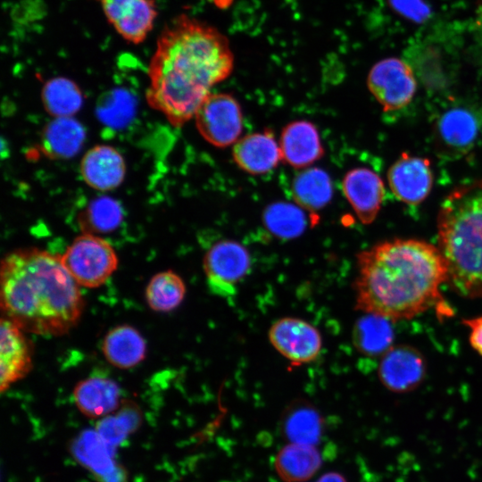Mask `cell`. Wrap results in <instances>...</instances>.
Masks as SVG:
<instances>
[{"label":"cell","instance_id":"19","mask_svg":"<svg viewBox=\"0 0 482 482\" xmlns=\"http://www.w3.org/2000/svg\"><path fill=\"white\" fill-rule=\"evenodd\" d=\"M106 361L119 369L139 364L146 354V342L134 327L123 324L110 329L102 343Z\"/></svg>","mask_w":482,"mask_h":482},{"label":"cell","instance_id":"35","mask_svg":"<svg viewBox=\"0 0 482 482\" xmlns=\"http://www.w3.org/2000/svg\"><path fill=\"white\" fill-rule=\"evenodd\" d=\"M317 482H347L345 477L335 471L323 474Z\"/></svg>","mask_w":482,"mask_h":482},{"label":"cell","instance_id":"10","mask_svg":"<svg viewBox=\"0 0 482 482\" xmlns=\"http://www.w3.org/2000/svg\"><path fill=\"white\" fill-rule=\"evenodd\" d=\"M427 362L417 348L393 345L379 359L378 376L381 384L395 394H405L419 387L426 378Z\"/></svg>","mask_w":482,"mask_h":482},{"label":"cell","instance_id":"14","mask_svg":"<svg viewBox=\"0 0 482 482\" xmlns=\"http://www.w3.org/2000/svg\"><path fill=\"white\" fill-rule=\"evenodd\" d=\"M342 189L358 219L371 223L381 207L385 188L380 177L370 169L359 167L344 177Z\"/></svg>","mask_w":482,"mask_h":482},{"label":"cell","instance_id":"18","mask_svg":"<svg viewBox=\"0 0 482 482\" xmlns=\"http://www.w3.org/2000/svg\"><path fill=\"white\" fill-rule=\"evenodd\" d=\"M73 400L79 411L89 418L105 417L122 404L119 385L101 376L80 380L73 389Z\"/></svg>","mask_w":482,"mask_h":482},{"label":"cell","instance_id":"7","mask_svg":"<svg viewBox=\"0 0 482 482\" xmlns=\"http://www.w3.org/2000/svg\"><path fill=\"white\" fill-rule=\"evenodd\" d=\"M195 119L201 136L218 147L235 144L242 133L241 106L227 93H211L199 106Z\"/></svg>","mask_w":482,"mask_h":482},{"label":"cell","instance_id":"24","mask_svg":"<svg viewBox=\"0 0 482 482\" xmlns=\"http://www.w3.org/2000/svg\"><path fill=\"white\" fill-rule=\"evenodd\" d=\"M352 335L353 345L361 353L380 357L393 345V321L381 316L364 313L356 320Z\"/></svg>","mask_w":482,"mask_h":482},{"label":"cell","instance_id":"17","mask_svg":"<svg viewBox=\"0 0 482 482\" xmlns=\"http://www.w3.org/2000/svg\"><path fill=\"white\" fill-rule=\"evenodd\" d=\"M232 155L237 165L250 174L269 172L282 159L279 144L269 131L239 138L234 144Z\"/></svg>","mask_w":482,"mask_h":482},{"label":"cell","instance_id":"6","mask_svg":"<svg viewBox=\"0 0 482 482\" xmlns=\"http://www.w3.org/2000/svg\"><path fill=\"white\" fill-rule=\"evenodd\" d=\"M251 265V255L242 244L233 240L215 243L203 261L208 288L220 297L235 295L239 283L250 272Z\"/></svg>","mask_w":482,"mask_h":482},{"label":"cell","instance_id":"8","mask_svg":"<svg viewBox=\"0 0 482 482\" xmlns=\"http://www.w3.org/2000/svg\"><path fill=\"white\" fill-rule=\"evenodd\" d=\"M367 86L386 112L396 111L409 104L417 89L412 69L395 57L375 63L368 74Z\"/></svg>","mask_w":482,"mask_h":482},{"label":"cell","instance_id":"33","mask_svg":"<svg viewBox=\"0 0 482 482\" xmlns=\"http://www.w3.org/2000/svg\"><path fill=\"white\" fill-rule=\"evenodd\" d=\"M461 321L469 330V343L471 348L482 357V315L463 318Z\"/></svg>","mask_w":482,"mask_h":482},{"label":"cell","instance_id":"13","mask_svg":"<svg viewBox=\"0 0 482 482\" xmlns=\"http://www.w3.org/2000/svg\"><path fill=\"white\" fill-rule=\"evenodd\" d=\"M0 324V391L4 393L29 373L33 362L26 332L4 317Z\"/></svg>","mask_w":482,"mask_h":482},{"label":"cell","instance_id":"4","mask_svg":"<svg viewBox=\"0 0 482 482\" xmlns=\"http://www.w3.org/2000/svg\"><path fill=\"white\" fill-rule=\"evenodd\" d=\"M436 220L446 284L463 298L482 300V180L451 191Z\"/></svg>","mask_w":482,"mask_h":482},{"label":"cell","instance_id":"32","mask_svg":"<svg viewBox=\"0 0 482 482\" xmlns=\"http://www.w3.org/2000/svg\"><path fill=\"white\" fill-rule=\"evenodd\" d=\"M388 3L397 12L413 21L421 22L430 14L423 0H388Z\"/></svg>","mask_w":482,"mask_h":482},{"label":"cell","instance_id":"34","mask_svg":"<svg viewBox=\"0 0 482 482\" xmlns=\"http://www.w3.org/2000/svg\"><path fill=\"white\" fill-rule=\"evenodd\" d=\"M97 482H127V471L120 465L105 476L97 479Z\"/></svg>","mask_w":482,"mask_h":482},{"label":"cell","instance_id":"20","mask_svg":"<svg viewBox=\"0 0 482 482\" xmlns=\"http://www.w3.org/2000/svg\"><path fill=\"white\" fill-rule=\"evenodd\" d=\"M321 454L315 445L293 443L284 445L274 458V468L284 482H304L320 469Z\"/></svg>","mask_w":482,"mask_h":482},{"label":"cell","instance_id":"16","mask_svg":"<svg viewBox=\"0 0 482 482\" xmlns=\"http://www.w3.org/2000/svg\"><path fill=\"white\" fill-rule=\"evenodd\" d=\"M278 144L282 160L295 168L312 164L324 152L315 125L307 120L287 124L282 130Z\"/></svg>","mask_w":482,"mask_h":482},{"label":"cell","instance_id":"29","mask_svg":"<svg viewBox=\"0 0 482 482\" xmlns=\"http://www.w3.org/2000/svg\"><path fill=\"white\" fill-rule=\"evenodd\" d=\"M141 415L136 405L130 402L122 403L115 414L104 417L96 430L112 447L116 448L139 426Z\"/></svg>","mask_w":482,"mask_h":482},{"label":"cell","instance_id":"21","mask_svg":"<svg viewBox=\"0 0 482 482\" xmlns=\"http://www.w3.org/2000/svg\"><path fill=\"white\" fill-rule=\"evenodd\" d=\"M478 130V118L464 107H453L445 111L436 123L438 140L448 150L458 153L471 148Z\"/></svg>","mask_w":482,"mask_h":482},{"label":"cell","instance_id":"11","mask_svg":"<svg viewBox=\"0 0 482 482\" xmlns=\"http://www.w3.org/2000/svg\"><path fill=\"white\" fill-rule=\"evenodd\" d=\"M108 22L127 42L145 40L158 15L154 0H95Z\"/></svg>","mask_w":482,"mask_h":482},{"label":"cell","instance_id":"5","mask_svg":"<svg viewBox=\"0 0 482 482\" xmlns=\"http://www.w3.org/2000/svg\"><path fill=\"white\" fill-rule=\"evenodd\" d=\"M62 262L79 287L104 285L119 265L118 255L104 238L91 233L77 237L61 255Z\"/></svg>","mask_w":482,"mask_h":482},{"label":"cell","instance_id":"12","mask_svg":"<svg viewBox=\"0 0 482 482\" xmlns=\"http://www.w3.org/2000/svg\"><path fill=\"white\" fill-rule=\"evenodd\" d=\"M387 180L393 194L408 204H419L426 199L433 184L428 159L403 154L389 168Z\"/></svg>","mask_w":482,"mask_h":482},{"label":"cell","instance_id":"3","mask_svg":"<svg viewBox=\"0 0 482 482\" xmlns=\"http://www.w3.org/2000/svg\"><path fill=\"white\" fill-rule=\"evenodd\" d=\"M2 317L26 333L59 337L79 321L85 302L61 255L29 247L1 261Z\"/></svg>","mask_w":482,"mask_h":482},{"label":"cell","instance_id":"27","mask_svg":"<svg viewBox=\"0 0 482 482\" xmlns=\"http://www.w3.org/2000/svg\"><path fill=\"white\" fill-rule=\"evenodd\" d=\"M186 291L180 276L172 270H164L151 278L145 288V300L152 310L168 312L180 305Z\"/></svg>","mask_w":482,"mask_h":482},{"label":"cell","instance_id":"15","mask_svg":"<svg viewBox=\"0 0 482 482\" xmlns=\"http://www.w3.org/2000/svg\"><path fill=\"white\" fill-rule=\"evenodd\" d=\"M80 173L90 187L109 191L122 183L126 163L117 149L107 145H98L84 154L80 162Z\"/></svg>","mask_w":482,"mask_h":482},{"label":"cell","instance_id":"28","mask_svg":"<svg viewBox=\"0 0 482 482\" xmlns=\"http://www.w3.org/2000/svg\"><path fill=\"white\" fill-rule=\"evenodd\" d=\"M263 220L273 235L282 238L300 236L307 225L306 216L299 205L288 203H276L267 207Z\"/></svg>","mask_w":482,"mask_h":482},{"label":"cell","instance_id":"31","mask_svg":"<svg viewBox=\"0 0 482 482\" xmlns=\"http://www.w3.org/2000/svg\"><path fill=\"white\" fill-rule=\"evenodd\" d=\"M123 218L122 208L112 197L94 199L83 214V222L90 231L107 233L119 227Z\"/></svg>","mask_w":482,"mask_h":482},{"label":"cell","instance_id":"30","mask_svg":"<svg viewBox=\"0 0 482 482\" xmlns=\"http://www.w3.org/2000/svg\"><path fill=\"white\" fill-rule=\"evenodd\" d=\"M321 432V420L311 408L294 410L283 421V433L289 442L316 445Z\"/></svg>","mask_w":482,"mask_h":482},{"label":"cell","instance_id":"26","mask_svg":"<svg viewBox=\"0 0 482 482\" xmlns=\"http://www.w3.org/2000/svg\"><path fill=\"white\" fill-rule=\"evenodd\" d=\"M45 110L54 118L72 117L83 104L82 92L71 79L64 77L47 80L41 93Z\"/></svg>","mask_w":482,"mask_h":482},{"label":"cell","instance_id":"2","mask_svg":"<svg viewBox=\"0 0 482 482\" xmlns=\"http://www.w3.org/2000/svg\"><path fill=\"white\" fill-rule=\"evenodd\" d=\"M356 260L355 309L363 314L395 322L448 307L441 294L447 269L438 246L396 238L361 251Z\"/></svg>","mask_w":482,"mask_h":482},{"label":"cell","instance_id":"25","mask_svg":"<svg viewBox=\"0 0 482 482\" xmlns=\"http://www.w3.org/2000/svg\"><path fill=\"white\" fill-rule=\"evenodd\" d=\"M332 193L328 174L319 168L306 169L298 173L293 180V197L300 207L308 211H317L326 206Z\"/></svg>","mask_w":482,"mask_h":482},{"label":"cell","instance_id":"23","mask_svg":"<svg viewBox=\"0 0 482 482\" xmlns=\"http://www.w3.org/2000/svg\"><path fill=\"white\" fill-rule=\"evenodd\" d=\"M114 450L96 429L83 431L71 445L73 456L96 480L119 465L113 458Z\"/></svg>","mask_w":482,"mask_h":482},{"label":"cell","instance_id":"9","mask_svg":"<svg viewBox=\"0 0 482 482\" xmlns=\"http://www.w3.org/2000/svg\"><path fill=\"white\" fill-rule=\"evenodd\" d=\"M268 338L278 353L294 365L315 361L322 350V337L310 322L296 317H283L269 328Z\"/></svg>","mask_w":482,"mask_h":482},{"label":"cell","instance_id":"22","mask_svg":"<svg viewBox=\"0 0 482 482\" xmlns=\"http://www.w3.org/2000/svg\"><path fill=\"white\" fill-rule=\"evenodd\" d=\"M85 138V129L73 117L54 118L43 130L42 151L51 158H71L80 150Z\"/></svg>","mask_w":482,"mask_h":482},{"label":"cell","instance_id":"1","mask_svg":"<svg viewBox=\"0 0 482 482\" xmlns=\"http://www.w3.org/2000/svg\"><path fill=\"white\" fill-rule=\"evenodd\" d=\"M234 65L229 40L221 31L187 14L177 16L157 39L148 67L146 102L172 126L181 127Z\"/></svg>","mask_w":482,"mask_h":482}]
</instances>
